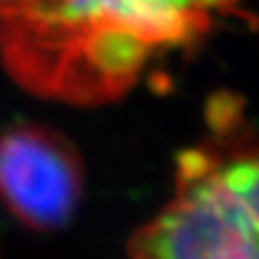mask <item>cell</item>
<instances>
[{"mask_svg":"<svg viewBox=\"0 0 259 259\" xmlns=\"http://www.w3.org/2000/svg\"><path fill=\"white\" fill-rule=\"evenodd\" d=\"M207 119V134L175 160L171 201L134 231L127 259H259V132L227 97Z\"/></svg>","mask_w":259,"mask_h":259,"instance_id":"1","label":"cell"},{"mask_svg":"<svg viewBox=\"0 0 259 259\" xmlns=\"http://www.w3.org/2000/svg\"><path fill=\"white\" fill-rule=\"evenodd\" d=\"M0 44L20 87L76 106L121 100L156 61L141 44L95 28L52 0L0 15Z\"/></svg>","mask_w":259,"mask_h":259,"instance_id":"2","label":"cell"},{"mask_svg":"<svg viewBox=\"0 0 259 259\" xmlns=\"http://www.w3.org/2000/svg\"><path fill=\"white\" fill-rule=\"evenodd\" d=\"M84 194L78 149L56 130L18 121L0 132V207L37 233L71 223Z\"/></svg>","mask_w":259,"mask_h":259,"instance_id":"3","label":"cell"},{"mask_svg":"<svg viewBox=\"0 0 259 259\" xmlns=\"http://www.w3.org/2000/svg\"><path fill=\"white\" fill-rule=\"evenodd\" d=\"M59 9L104 32L147 48L156 59L192 48L229 15H240L242 0H52Z\"/></svg>","mask_w":259,"mask_h":259,"instance_id":"4","label":"cell"},{"mask_svg":"<svg viewBox=\"0 0 259 259\" xmlns=\"http://www.w3.org/2000/svg\"><path fill=\"white\" fill-rule=\"evenodd\" d=\"M41 3V0H0V15L5 13H11V11H20V9H26V7H32Z\"/></svg>","mask_w":259,"mask_h":259,"instance_id":"5","label":"cell"}]
</instances>
